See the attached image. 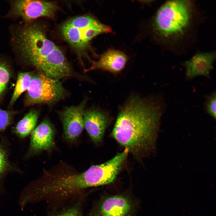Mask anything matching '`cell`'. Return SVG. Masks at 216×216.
Segmentation results:
<instances>
[{
  "label": "cell",
  "instance_id": "cell-12",
  "mask_svg": "<svg viewBox=\"0 0 216 216\" xmlns=\"http://www.w3.org/2000/svg\"><path fill=\"white\" fill-rule=\"evenodd\" d=\"M216 54L214 52L198 53L184 63L186 78L190 79L196 76L208 77L213 68Z\"/></svg>",
  "mask_w": 216,
  "mask_h": 216
},
{
  "label": "cell",
  "instance_id": "cell-14",
  "mask_svg": "<svg viewBox=\"0 0 216 216\" xmlns=\"http://www.w3.org/2000/svg\"><path fill=\"white\" fill-rule=\"evenodd\" d=\"M33 72H22L19 74L14 91L10 100L9 106H12L20 95L28 89Z\"/></svg>",
  "mask_w": 216,
  "mask_h": 216
},
{
  "label": "cell",
  "instance_id": "cell-19",
  "mask_svg": "<svg viewBox=\"0 0 216 216\" xmlns=\"http://www.w3.org/2000/svg\"><path fill=\"white\" fill-rule=\"evenodd\" d=\"M206 109L208 113L214 118L216 116V94L213 92L207 98Z\"/></svg>",
  "mask_w": 216,
  "mask_h": 216
},
{
  "label": "cell",
  "instance_id": "cell-13",
  "mask_svg": "<svg viewBox=\"0 0 216 216\" xmlns=\"http://www.w3.org/2000/svg\"><path fill=\"white\" fill-rule=\"evenodd\" d=\"M38 116L37 110L30 111L17 123L14 129V132L21 138L27 136L35 128Z\"/></svg>",
  "mask_w": 216,
  "mask_h": 216
},
{
  "label": "cell",
  "instance_id": "cell-15",
  "mask_svg": "<svg viewBox=\"0 0 216 216\" xmlns=\"http://www.w3.org/2000/svg\"><path fill=\"white\" fill-rule=\"evenodd\" d=\"M84 198L81 197L74 204L58 211L53 216H82Z\"/></svg>",
  "mask_w": 216,
  "mask_h": 216
},
{
  "label": "cell",
  "instance_id": "cell-2",
  "mask_svg": "<svg viewBox=\"0 0 216 216\" xmlns=\"http://www.w3.org/2000/svg\"><path fill=\"white\" fill-rule=\"evenodd\" d=\"M19 48L26 62L50 78L59 80L72 75L70 64L61 50L37 24L23 27L17 38Z\"/></svg>",
  "mask_w": 216,
  "mask_h": 216
},
{
  "label": "cell",
  "instance_id": "cell-1",
  "mask_svg": "<svg viewBox=\"0 0 216 216\" xmlns=\"http://www.w3.org/2000/svg\"><path fill=\"white\" fill-rule=\"evenodd\" d=\"M156 99L130 96L121 106L111 134L135 156H142L153 146L163 110Z\"/></svg>",
  "mask_w": 216,
  "mask_h": 216
},
{
  "label": "cell",
  "instance_id": "cell-5",
  "mask_svg": "<svg viewBox=\"0 0 216 216\" xmlns=\"http://www.w3.org/2000/svg\"><path fill=\"white\" fill-rule=\"evenodd\" d=\"M67 92L59 80L42 72L33 73L24 100L26 106L40 104L52 105L63 98Z\"/></svg>",
  "mask_w": 216,
  "mask_h": 216
},
{
  "label": "cell",
  "instance_id": "cell-4",
  "mask_svg": "<svg viewBox=\"0 0 216 216\" xmlns=\"http://www.w3.org/2000/svg\"><path fill=\"white\" fill-rule=\"evenodd\" d=\"M191 12L190 3L187 1H168L161 6L156 13L155 27L165 37L180 34L189 24Z\"/></svg>",
  "mask_w": 216,
  "mask_h": 216
},
{
  "label": "cell",
  "instance_id": "cell-16",
  "mask_svg": "<svg viewBox=\"0 0 216 216\" xmlns=\"http://www.w3.org/2000/svg\"><path fill=\"white\" fill-rule=\"evenodd\" d=\"M10 77L9 68L5 63L0 62V99L5 91Z\"/></svg>",
  "mask_w": 216,
  "mask_h": 216
},
{
  "label": "cell",
  "instance_id": "cell-8",
  "mask_svg": "<svg viewBox=\"0 0 216 216\" xmlns=\"http://www.w3.org/2000/svg\"><path fill=\"white\" fill-rule=\"evenodd\" d=\"M87 98L78 104L67 106L59 112L65 139L70 142L76 140L84 128L83 115Z\"/></svg>",
  "mask_w": 216,
  "mask_h": 216
},
{
  "label": "cell",
  "instance_id": "cell-10",
  "mask_svg": "<svg viewBox=\"0 0 216 216\" xmlns=\"http://www.w3.org/2000/svg\"><path fill=\"white\" fill-rule=\"evenodd\" d=\"M128 60L127 56L122 52L110 50L104 53L98 60L92 61L90 67L84 72L100 70L117 74L124 68Z\"/></svg>",
  "mask_w": 216,
  "mask_h": 216
},
{
  "label": "cell",
  "instance_id": "cell-3",
  "mask_svg": "<svg viewBox=\"0 0 216 216\" xmlns=\"http://www.w3.org/2000/svg\"><path fill=\"white\" fill-rule=\"evenodd\" d=\"M61 30L65 40L80 53H84L89 42L94 37L112 31L110 27L88 15L68 20L62 25Z\"/></svg>",
  "mask_w": 216,
  "mask_h": 216
},
{
  "label": "cell",
  "instance_id": "cell-7",
  "mask_svg": "<svg viewBox=\"0 0 216 216\" xmlns=\"http://www.w3.org/2000/svg\"><path fill=\"white\" fill-rule=\"evenodd\" d=\"M12 5L14 14L26 21L42 17H53L58 8L55 3L41 0H17Z\"/></svg>",
  "mask_w": 216,
  "mask_h": 216
},
{
  "label": "cell",
  "instance_id": "cell-9",
  "mask_svg": "<svg viewBox=\"0 0 216 216\" xmlns=\"http://www.w3.org/2000/svg\"><path fill=\"white\" fill-rule=\"evenodd\" d=\"M110 120V116L106 111L96 108L85 110L83 115L84 128L93 142L98 143L102 141Z\"/></svg>",
  "mask_w": 216,
  "mask_h": 216
},
{
  "label": "cell",
  "instance_id": "cell-17",
  "mask_svg": "<svg viewBox=\"0 0 216 216\" xmlns=\"http://www.w3.org/2000/svg\"><path fill=\"white\" fill-rule=\"evenodd\" d=\"M6 152L0 147V194L2 190L1 189V181L4 176L10 168V165L8 160Z\"/></svg>",
  "mask_w": 216,
  "mask_h": 216
},
{
  "label": "cell",
  "instance_id": "cell-6",
  "mask_svg": "<svg viewBox=\"0 0 216 216\" xmlns=\"http://www.w3.org/2000/svg\"><path fill=\"white\" fill-rule=\"evenodd\" d=\"M135 206L127 195L106 196L96 203L87 216H132Z\"/></svg>",
  "mask_w": 216,
  "mask_h": 216
},
{
  "label": "cell",
  "instance_id": "cell-11",
  "mask_svg": "<svg viewBox=\"0 0 216 216\" xmlns=\"http://www.w3.org/2000/svg\"><path fill=\"white\" fill-rule=\"evenodd\" d=\"M29 151L35 153L51 149L54 144L55 131L52 125L45 119L32 132Z\"/></svg>",
  "mask_w": 216,
  "mask_h": 216
},
{
  "label": "cell",
  "instance_id": "cell-18",
  "mask_svg": "<svg viewBox=\"0 0 216 216\" xmlns=\"http://www.w3.org/2000/svg\"><path fill=\"white\" fill-rule=\"evenodd\" d=\"M14 113L12 111L0 109V132L5 130L10 124Z\"/></svg>",
  "mask_w": 216,
  "mask_h": 216
}]
</instances>
